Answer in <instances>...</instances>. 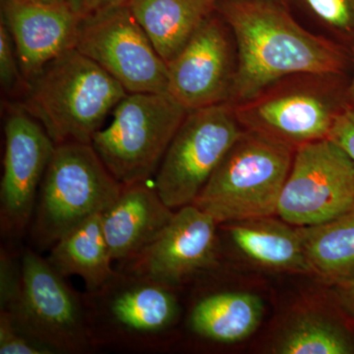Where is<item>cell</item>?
I'll list each match as a JSON object with an SVG mask.
<instances>
[{
  "mask_svg": "<svg viewBox=\"0 0 354 354\" xmlns=\"http://www.w3.org/2000/svg\"><path fill=\"white\" fill-rule=\"evenodd\" d=\"M80 20L67 4L1 0V22L10 32L27 82L51 62L76 48Z\"/></svg>",
  "mask_w": 354,
  "mask_h": 354,
  "instance_id": "15",
  "label": "cell"
},
{
  "mask_svg": "<svg viewBox=\"0 0 354 354\" xmlns=\"http://www.w3.org/2000/svg\"><path fill=\"white\" fill-rule=\"evenodd\" d=\"M329 139L341 147L354 164V109H344L335 120Z\"/></svg>",
  "mask_w": 354,
  "mask_h": 354,
  "instance_id": "27",
  "label": "cell"
},
{
  "mask_svg": "<svg viewBox=\"0 0 354 354\" xmlns=\"http://www.w3.org/2000/svg\"><path fill=\"white\" fill-rule=\"evenodd\" d=\"M131 0H69L68 6L78 17L100 12L114 6H129Z\"/></svg>",
  "mask_w": 354,
  "mask_h": 354,
  "instance_id": "28",
  "label": "cell"
},
{
  "mask_svg": "<svg viewBox=\"0 0 354 354\" xmlns=\"http://www.w3.org/2000/svg\"><path fill=\"white\" fill-rule=\"evenodd\" d=\"M335 304L354 322V279L330 286Z\"/></svg>",
  "mask_w": 354,
  "mask_h": 354,
  "instance_id": "29",
  "label": "cell"
},
{
  "mask_svg": "<svg viewBox=\"0 0 354 354\" xmlns=\"http://www.w3.org/2000/svg\"><path fill=\"white\" fill-rule=\"evenodd\" d=\"M4 135L0 184L1 230L9 236H19L31 223L39 187L57 144L22 106L11 109Z\"/></svg>",
  "mask_w": 354,
  "mask_h": 354,
  "instance_id": "12",
  "label": "cell"
},
{
  "mask_svg": "<svg viewBox=\"0 0 354 354\" xmlns=\"http://www.w3.org/2000/svg\"><path fill=\"white\" fill-rule=\"evenodd\" d=\"M127 94L106 70L73 48L28 81L22 108L57 145L91 144L106 116Z\"/></svg>",
  "mask_w": 354,
  "mask_h": 354,
  "instance_id": "2",
  "label": "cell"
},
{
  "mask_svg": "<svg viewBox=\"0 0 354 354\" xmlns=\"http://www.w3.org/2000/svg\"><path fill=\"white\" fill-rule=\"evenodd\" d=\"M264 302L255 293L221 291L198 300L189 316L191 330L216 344L245 341L260 327Z\"/></svg>",
  "mask_w": 354,
  "mask_h": 354,
  "instance_id": "19",
  "label": "cell"
},
{
  "mask_svg": "<svg viewBox=\"0 0 354 354\" xmlns=\"http://www.w3.org/2000/svg\"><path fill=\"white\" fill-rule=\"evenodd\" d=\"M0 305L1 311H8L17 301L22 288V269L14 262L13 257L3 249L0 264Z\"/></svg>",
  "mask_w": 354,
  "mask_h": 354,
  "instance_id": "26",
  "label": "cell"
},
{
  "mask_svg": "<svg viewBox=\"0 0 354 354\" xmlns=\"http://www.w3.org/2000/svg\"><path fill=\"white\" fill-rule=\"evenodd\" d=\"M32 3L44 4V6H68L69 0H24Z\"/></svg>",
  "mask_w": 354,
  "mask_h": 354,
  "instance_id": "30",
  "label": "cell"
},
{
  "mask_svg": "<svg viewBox=\"0 0 354 354\" xmlns=\"http://www.w3.org/2000/svg\"><path fill=\"white\" fill-rule=\"evenodd\" d=\"M174 214L148 181L122 185L120 195L102 213L113 261L127 264L136 258L162 234Z\"/></svg>",
  "mask_w": 354,
  "mask_h": 354,
  "instance_id": "16",
  "label": "cell"
},
{
  "mask_svg": "<svg viewBox=\"0 0 354 354\" xmlns=\"http://www.w3.org/2000/svg\"><path fill=\"white\" fill-rule=\"evenodd\" d=\"M188 111L169 93H128L91 145L121 185L146 183L157 174Z\"/></svg>",
  "mask_w": 354,
  "mask_h": 354,
  "instance_id": "5",
  "label": "cell"
},
{
  "mask_svg": "<svg viewBox=\"0 0 354 354\" xmlns=\"http://www.w3.org/2000/svg\"><path fill=\"white\" fill-rule=\"evenodd\" d=\"M317 27L337 36L354 32V0H293ZM323 37V36H322Z\"/></svg>",
  "mask_w": 354,
  "mask_h": 354,
  "instance_id": "23",
  "label": "cell"
},
{
  "mask_svg": "<svg viewBox=\"0 0 354 354\" xmlns=\"http://www.w3.org/2000/svg\"><path fill=\"white\" fill-rule=\"evenodd\" d=\"M216 0H131L135 18L169 65L212 13Z\"/></svg>",
  "mask_w": 354,
  "mask_h": 354,
  "instance_id": "18",
  "label": "cell"
},
{
  "mask_svg": "<svg viewBox=\"0 0 354 354\" xmlns=\"http://www.w3.org/2000/svg\"><path fill=\"white\" fill-rule=\"evenodd\" d=\"M299 232L311 274L330 286L354 279V209Z\"/></svg>",
  "mask_w": 354,
  "mask_h": 354,
  "instance_id": "21",
  "label": "cell"
},
{
  "mask_svg": "<svg viewBox=\"0 0 354 354\" xmlns=\"http://www.w3.org/2000/svg\"><path fill=\"white\" fill-rule=\"evenodd\" d=\"M277 354H353L354 334L344 324L319 311L291 317L274 339Z\"/></svg>",
  "mask_w": 354,
  "mask_h": 354,
  "instance_id": "22",
  "label": "cell"
},
{
  "mask_svg": "<svg viewBox=\"0 0 354 354\" xmlns=\"http://www.w3.org/2000/svg\"><path fill=\"white\" fill-rule=\"evenodd\" d=\"M0 353L50 354V348L32 339L11 320L6 312H0Z\"/></svg>",
  "mask_w": 354,
  "mask_h": 354,
  "instance_id": "25",
  "label": "cell"
},
{
  "mask_svg": "<svg viewBox=\"0 0 354 354\" xmlns=\"http://www.w3.org/2000/svg\"><path fill=\"white\" fill-rule=\"evenodd\" d=\"M243 131L232 102L188 111L153 176L162 201L174 211L193 204Z\"/></svg>",
  "mask_w": 354,
  "mask_h": 354,
  "instance_id": "7",
  "label": "cell"
},
{
  "mask_svg": "<svg viewBox=\"0 0 354 354\" xmlns=\"http://www.w3.org/2000/svg\"><path fill=\"white\" fill-rule=\"evenodd\" d=\"M0 81L6 92L25 94L28 82L21 70L10 32L3 22L0 25Z\"/></svg>",
  "mask_w": 354,
  "mask_h": 354,
  "instance_id": "24",
  "label": "cell"
},
{
  "mask_svg": "<svg viewBox=\"0 0 354 354\" xmlns=\"http://www.w3.org/2000/svg\"><path fill=\"white\" fill-rule=\"evenodd\" d=\"M218 223L191 204L176 209L162 234L124 272L171 288L218 264Z\"/></svg>",
  "mask_w": 354,
  "mask_h": 354,
  "instance_id": "14",
  "label": "cell"
},
{
  "mask_svg": "<svg viewBox=\"0 0 354 354\" xmlns=\"http://www.w3.org/2000/svg\"><path fill=\"white\" fill-rule=\"evenodd\" d=\"M236 65L234 36L215 11L167 65V93L189 111L230 102Z\"/></svg>",
  "mask_w": 354,
  "mask_h": 354,
  "instance_id": "13",
  "label": "cell"
},
{
  "mask_svg": "<svg viewBox=\"0 0 354 354\" xmlns=\"http://www.w3.org/2000/svg\"><path fill=\"white\" fill-rule=\"evenodd\" d=\"M121 187L91 144H58L32 215L35 244L41 249L53 247L70 230L109 208Z\"/></svg>",
  "mask_w": 354,
  "mask_h": 354,
  "instance_id": "4",
  "label": "cell"
},
{
  "mask_svg": "<svg viewBox=\"0 0 354 354\" xmlns=\"http://www.w3.org/2000/svg\"><path fill=\"white\" fill-rule=\"evenodd\" d=\"M21 269L19 297L6 311L16 327L53 353L90 351L95 342L83 298L32 249L23 254Z\"/></svg>",
  "mask_w": 354,
  "mask_h": 354,
  "instance_id": "8",
  "label": "cell"
},
{
  "mask_svg": "<svg viewBox=\"0 0 354 354\" xmlns=\"http://www.w3.org/2000/svg\"><path fill=\"white\" fill-rule=\"evenodd\" d=\"M277 216L223 223L230 241L250 262L266 270L311 274L299 227Z\"/></svg>",
  "mask_w": 354,
  "mask_h": 354,
  "instance_id": "17",
  "label": "cell"
},
{
  "mask_svg": "<svg viewBox=\"0 0 354 354\" xmlns=\"http://www.w3.org/2000/svg\"><path fill=\"white\" fill-rule=\"evenodd\" d=\"M75 48L106 70L127 93H167L169 66L129 6L81 18Z\"/></svg>",
  "mask_w": 354,
  "mask_h": 354,
  "instance_id": "9",
  "label": "cell"
},
{
  "mask_svg": "<svg viewBox=\"0 0 354 354\" xmlns=\"http://www.w3.org/2000/svg\"><path fill=\"white\" fill-rule=\"evenodd\" d=\"M295 150L262 133L244 129L193 205L218 225L277 216Z\"/></svg>",
  "mask_w": 354,
  "mask_h": 354,
  "instance_id": "3",
  "label": "cell"
},
{
  "mask_svg": "<svg viewBox=\"0 0 354 354\" xmlns=\"http://www.w3.org/2000/svg\"><path fill=\"white\" fill-rule=\"evenodd\" d=\"M342 74H297L234 104L244 129L262 133L293 148L329 138L342 106L337 82Z\"/></svg>",
  "mask_w": 354,
  "mask_h": 354,
  "instance_id": "6",
  "label": "cell"
},
{
  "mask_svg": "<svg viewBox=\"0 0 354 354\" xmlns=\"http://www.w3.org/2000/svg\"><path fill=\"white\" fill-rule=\"evenodd\" d=\"M349 97H351V101L354 102V77L353 80V84H351V87H349L348 91Z\"/></svg>",
  "mask_w": 354,
  "mask_h": 354,
  "instance_id": "31",
  "label": "cell"
},
{
  "mask_svg": "<svg viewBox=\"0 0 354 354\" xmlns=\"http://www.w3.org/2000/svg\"><path fill=\"white\" fill-rule=\"evenodd\" d=\"M65 279H83L88 292L101 290L114 278L111 251L102 225V213L91 216L70 230L50 248L46 258Z\"/></svg>",
  "mask_w": 354,
  "mask_h": 354,
  "instance_id": "20",
  "label": "cell"
},
{
  "mask_svg": "<svg viewBox=\"0 0 354 354\" xmlns=\"http://www.w3.org/2000/svg\"><path fill=\"white\" fill-rule=\"evenodd\" d=\"M354 209V164L327 138L298 147L277 216L295 227L320 225Z\"/></svg>",
  "mask_w": 354,
  "mask_h": 354,
  "instance_id": "10",
  "label": "cell"
},
{
  "mask_svg": "<svg viewBox=\"0 0 354 354\" xmlns=\"http://www.w3.org/2000/svg\"><path fill=\"white\" fill-rule=\"evenodd\" d=\"M236 48L230 102L239 104L271 84L297 74H342L341 46L307 29L283 0H216Z\"/></svg>",
  "mask_w": 354,
  "mask_h": 354,
  "instance_id": "1",
  "label": "cell"
},
{
  "mask_svg": "<svg viewBox=\"0 0 354 354\" xmlns=\"http://www.w3.org/2000/svg\"><path fill=\"white\" fill-rule=\"evenodd\" d=\"M95 344L155 341L177 323L180 305L171 286L118 272L111 281L84 299Z\"/></svg>",
  "mask_w": 354,
  "mask_h": 354,
  "instance_id": "11",
  "label": "cell"
}]
</instances>
